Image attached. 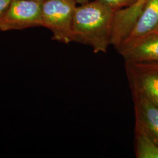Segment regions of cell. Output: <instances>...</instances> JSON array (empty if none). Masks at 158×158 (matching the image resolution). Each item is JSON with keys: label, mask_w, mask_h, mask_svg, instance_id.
I'll list each match as a JSON object with an SVG mask.
<instances>
[{"label": "cell", "mask_w": 158, "mask_h": 158, "mask_svg": "<svg viewBox=\"0 0 158 158\" xmlns=\"http://www.w3.org/2000/svg\"><path fill=\"white\" fill-rule=\"evenodd\" d=\"M115 12L94 0L77 6L72 40L89 46L95 53H106L111 45Z\"/></svg>", "instance_id": "6da1fadb"}, {"label": "cell", "mask_w": 158, "mask_h": 158, "mask_svg": "<svg viewBox=\"0 0 158 158\" xmlns=\"http://www.w3.org/2000/svg\"><path fill=\"white\" fill-rule=\"evenodd\" d=\"M76 4L73 0H45L42 2L43 27L51 31L53 40L66 44L72 42V24Z\"/></svg>", "instance_id": "7a4b0ae2"}, {"label": "cell", "mask_w": 158, "mask_h": 158, "mask_svg": "<svg viewBox=\"0 0 158 158\" xmlns=\"http://www.w3.org/2000/svg\"><path fill=\"white\" fill-rule=\"evenodd\" d=\"M42 2L29 0H12L0 18V31L43 27Z\"/></svg>", "instance_id": "3957f363"}, {"label": "cell", "mask_w": 158, "mask_h": 158, "mask_svg": "<svg viewBox=\"0 0 158 158\" xmlns=\"http://www.w3.org/2000/svg\"><path fill=\"white\" fill-rule=\"evenodd\" d=\"M125 68L131 90L158 107V62H125Z\"/></svg>", "instance_id": "277c9868"}, {"label": "cell", "mask_w": 158, "mask_h": 158, "mask_svg": "<svg viewBox=\"0 0 158 158\" xmlns=\"http://www.w3.org/2000/svg\"><path fill=\"white\" fill-rule=\"evenodd\" d=\"M134 102L135 125L158 144V107L136 91L131 90Z\"/></svg>", "instance_id": "5b68a950"}, {"label": "cell", "mask_w": 158, "mask_h": 158, "mask_svg": "<svg viewBox=\"0 0 158 158\" xmlns=\"http://www.w3.org/2000/svg\"><path fill=\"white\" fill-rule=\"evenodd\" d=\"M155 32H158V0H147L131 33L117 52L147 35Z\"/></svg>", "instance_id": "8992f818"}, {"label": "cell", "mask_w": 158, "mask_h": 158, "mask_svg": "<svg viewBox=\"0 0 158 158\" xmlns=\"http://www.w3.org/2000/svg\"><path fill=\"white\" fill-rule=\"evenodd\" d=\"M147 0H139L134 5L115 12L111 45L118 49L130 35Z\"/></svg>", "instance_id": "52a82bcc"}, {"label": "cell", "mask_w": 158, "mask_h": 158, "mask_svg": "<svg viewBox=\"0 0 158 158\" xmlns=\"http://www.w3.org/2000/svg\"><path fill=\"white\" fill-rule=\"evenodd\" d=\"M118 53L125 62H158V32L147 35Z\"/></svg>", "instance_id": "ba28073f"}, {"label": "cell", "mask_w": 158, "mask_h": 158, "mask_svg": "<svg viewBox=\"0 0 158 158\" xmlns=\"http://www.w3.org/2000/svg\"><path fill=\"white\" fill-rule=\"evenodd\" d=\"M135 153L137 158H158V144L135 125Z\"/></svg>", "instance_id": "9c48e42d"}, {"label": "cell", "mask_w": 158, "mask_h": 158, "mask_svg": "<svg viewBox=\"0 0 158 158\" xmlns=\"http://www.w3.org/2000/svg\"><path fill=\"white\" fill-rule=\"evenodd\" d=\"M113 11L117 12L130 7L139 0H96Z\"/></svg>", "instance_id": "30bf717a"}, {"label": "cell", "mask_w": 158, "mask_h": 158, "mask_svg": "<svg viewBox=\"0 0 158 158\" xmlns=\"http://www.w3.org/2000/svg\"><path fill=\"white\" fill-rule=\"evenodd\" d=\"M11 1L12 0H0V18L6 12Z\"/></svg>", "instance_id": "8fae6325"}, {"label": "cell", "mask_w": 158, "mask_h": 158, "mask_svg": "<svg viewBox=\"0 0 158 158\" xmlns=\"http://www.w3.org/2000/svg\"><path fill=\"white\" fill-rule=\"evenodd\" d=\"M73 1L76 2V4H79L80 5L84 4L90 1V0H73Z\"/></svg>", "instance_id": "7c38bea8"}, {"label": "cell", "mask_w": 158, "mask_h": 158, "mask_svg": "<svg viewBox=\"0 0 158 158\" xmlns=\"http://www.w3.org/2000/svg\"><path fill=\"white\" fill-rule=\"evenodd\" d=\"M29 1H38V2H43V1H44L45 0H29Z\"/></svg>", "instance_id": "4fadbf2b"}]
</instances>
